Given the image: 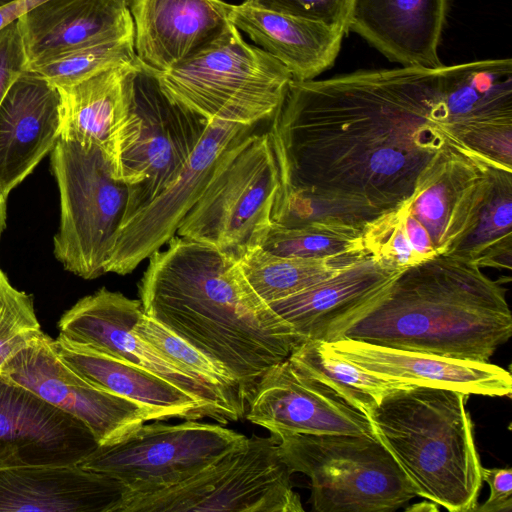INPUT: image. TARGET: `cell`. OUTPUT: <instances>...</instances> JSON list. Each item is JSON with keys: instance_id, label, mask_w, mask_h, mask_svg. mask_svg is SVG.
<instances>
[{"instance_id": "1", "label": "cell", "mask_w": 512, "mask_h": 512, "mask_svg": "<svg viewBox=\"0 0 512 512\" xmlns=\"http://www.w3.org/2000/svg\"><path fill=\"white\" fill-rule=\"evenodd\" d=\"M444 65L361 70L288 86L269 130L271 221L360 233L413 192L451 142Z\"/></svg>"}, {"instance_id": "2", "label": "cell", "mask_w": 512, "mask_h": 512, "mask_svg": "<svg viewBox=\"0 0 512 512\" xmlns=\"http://www.w3.org/2000/svg\"><path fill=\"white\" fill-rule=\"evenodd\" d=\"M148 258L143 312L222 366L246 402L305 341L256 294L239 261L216 247L176 234Z\"/></svg>"}, {"instance_id": "3", "label": "cell", "mask_w": 512, "mask_h": 512, "mask_svg": "<svg viewBox=\"0 0 512 512\" xmlns=\"http://www.w3.org/2000/svg\"><path fill=\"white\" fill-rule=\"evenodd\" d=\"M511 335L505 289L449 254L399 271L337 340L489 362Z\"/></svg>"}, {"instance_id": "4", "label": "cell", "mask_w": 512, "mask_h": 512, "mask_svg": "<svg viewBox=\"0 0 512 512\" xmlns=\"http://www.w3.org/2000/svg\"><path fill=\"white\" fill-rule=\"evenodd\" d=\"M460 391L407 385L367 416L417 496L450 512H471L482 488L473 425Z\"/></svg>"}, {"instance_id": "5", "label": "cell", "mask_w": 512, "mask_h": 512, "mask_svg": "<svg viewBox=\"0 0 512 512\" xmlns=\"http://www.w3.org/2000/svg\"><path fill=\"white\" fill-rule=\"evenodd\" d=\"M487 160L451 142L411 195L362 231L365 251L396 270L453 254L477 225L490 187Z\"/></svg>"}, {"instance_id": "6", "label": "cell", "mask_w": 512, "mask_h": 512, "mask_svg": "<svg viewBox=\"0 0 512 512\" xmlns=\"http://www.w3.org/2000/svg\"><path fill=\"white\" fill-rule=\"evenodd\" d=\"M153 74L167 97L207 122L245 126L272 119L293 80L230 21L182 62Z\"/></svg>"}, {"instance_id": "7", "label": "cell", "mask_w": 512, "mask_h": 512, "mask_svg": "<svg viewBox=\"0 0 512 512\" xmlns=\"http://www.w3.org/2000/svg\"><path fill=\"white\" fill-rule=\"evenodd\" d=\"M270 435L291 472L309 477L318 512H392L417 496L376 434Z\"/></svg>"}, {"instance_id": "8", "label": "cell", "mask_w": 512, "mask_h": 512, "mask_svg": "<svg viewBox=\"0 0 512 512\" xmlns=\"http://www.w3.org/2000/svg\"><path fill=\"white\" fill-rule=\"evenodd\" d=\"M278 187L269 133L251 132L225 153L176 234L212 245L239 260L264 243L272 226Z\"/></svg>"}, {"instance_id": "9", "label": "cell", "mask_w": 512, "mask_h": 512, "mask_svg": "<svg viewBox=\"0 0 512 512\" xmlns=\"http://www.w3.org/2000/svg\"><path fill=\"white\" fill-rule=\"evenodd\" d=\"M60 195V224L54 255L64 269L86 280L105 267L123 222L128 186L114 175L94 145L59 139L50 153Z\"/></svg>"}, {"instance_id": "10", "label": "cell", "mask_w": 512, "mask_h": 512, "mask_svg": "<svg viewBox=\"0 0 512 512\" xmlns=\"http://www.w3.org/2000/svg\"><path fill=\"white\" fill-rule=\"evenodd\" d=\"M291 475L277 440L252 435L181 483L127 493L116 512H303Z\"/></svg>"}, {"instance_id": "11", "label": "cell", "mask_w": 512, "mask_h": 512, "mask_svg": "<svg viewBox=\"0 0 512 512\" xmlns=\"http://www.w3.org/2000/svg\"><path fill=\"white\" fill-rule=\"evenodd\" d=\"M207 125L202 117L167 97L153 72L142 65L134 77L119 154L118 179L128 186L122 224L177 177Z\"/></svg>"}, {"instance_id": "12", "label": "cell", "mask_w": 512, "mask_h": 512, "mask_svg": "<svg viewBox=\"0 0 512 512\" xmlns=\"http://www.w3.org/2000/svg\"><path fill=\"white\" fill-rule=\"evenodd\" d=\"M247 438L196 420L143 424L117 443L98 446L78 465L122 482L128 493H149L185 481Z\"/></svg>"}, {"instance_id": "13", "label": "cell", "mask_w": 512, "mask_h": 512, "mask_svg": "<svg viewBox=\"0 0 512 512\" xmlns=\"http://www.w3.org/2000/svg\"><path fill=\"white\" fill-rule=\"evenodd\" d=\"M142 314L140 300L103 287L66 310L57 326L59 335L72 342L112 355L174 384L219 424L244 417L247 408L172 362L132 331Z\"/></svg>"}, {"instance_id": "14", "label": "cell", "mask_w": 512, "mask_h": 512, "mask_svg": "<svg viewBox=\"0 0 512 512\" xmlns=\"http://www.w3.org/2000/svg\"><path fill=\"white\" fill-rule=\"evenodd\" d=\"M253 127L208 122L200 142L177 177L121 225L106 273L126 275L167 244L203 194L225 153L251 133Z\"/></svg>"}, {"instance_id": "15", "label": "cell", "mask_w": 512, "mask_h": 512, "mask_svg": "<svg viewBox=\"0 0 512 512\" xmlns=\"http://www.w3.org/2000/svg\"><path fill=\"white\" fill-rule=\"evenodd\" d=\"M0 374L85 424L99 446L121 441L148 418L134 402L95 386L57 355L54 339L42 332L17 351Z\"/></svg>"}, {"instance_id": "16", "label": "cell", "mask_w": 512, "mask_h": 512, "mask_svg": "<svg viewBox=\"0 0 512 512\" xmlns=\"http://www.w3.org/2000/svg\"><path fill=\"white\" fill-rule=\"evenodd\" d=\"M98 446L80 420L0 374V470L79 464Z\"/></svg>"}, {"instance_id": "17", "label": "cell", "mask_w": 512, "mask_h": 512, "mask_svg": "<svg viewBox=\"0 0 512 512\" xmlns=\"http://www.w3.org/2000/svg\"><path fill=\"white\" fill-rule=\"evenodd\" d=\"M245 416L275 434H375L366 415L288 359L261 377Z\"/></svg>"}, {"instance_id": "18", "label": "cell", "mask_w": 512, "mask_h": 512, "mask_svg": "<svg viewBox=\"0 0 512 512\" xmlns=\"http://www.w3.org/2000/svg\"><path fill=\"white\" fill-rule=\"evenodd\" d=\"M58 88L25 71L0 103V195L7 199L61 135Z\"/></svg>"}, {"instance_id": "19", "label": "cell", "mask_w": 512, "mask_h": 512, "mask_svg": "<svg viewBox=\"0 0 512 512\" xmlns=\"http://www.w3.org/2000/svg\"><path fill=\"white\" fill-rule=\"evenodd\" d=\"M399 271L367 255L333 276L268 305L305 340L332 342Z\"/></svg>"}, {"instance_id": "20", "label": "cell", "mask_w": 512, "mask_h": 512, "mask_svg": "<svg viewBox=\"0 0 512 512\" xmlns=\"http://www.w3.org/2000/svg\"><path fill=\"white\" fill-rule=\"evenodd\" d=\"M336 355L365 371L409 385L445 388L464 394L511 396L509 371L475 362L341 339L325 342Z\"/></svg>"}, {"instance_id": "21", "label": "cell", "mask_w": 512, "mask_h": 512, "mask_svg": "<svg viewBox=\"0 0 512 512\" xmlns=\"http://www.w3.org/2000/svg\"><path fill=\"white\" fill-rule=\"evenodd\" d=\"M127 493L122 482L78 464L0 470V512H116Z\"/></svg>"}, {"instance_id": "22", "label": "cell", "mask_w": 512, "mask_h": 512, "mask_svg": "<svg viewBox=\"0 0 512 512\" xmlns=\"http://www.w3.org/2000/svg\"><path fill=\"white\" fill-rule=\"evenodd\" d=\"M134 50L153 72L166 71L199 49L229 22L223 0H130Z\"/></svg>"}, {"instance_id": "23", "label": "cell", "mask_w": 512, "mask_h": 512, "mask_svg": "<svg viewBox=\"0 0 512 512\" xmlns=\"http://www.w3.org/2000/svg\"><path fill=\"white\" fill-rule=\"evenodd\" d=\"M446 8L447 0H353L348 29L403 67L438 69Z\"/></svg>"}, {"instance_id": "24", "label": "cell", "mask_w": 512, "mask_h": 512, "mask_svg": "<svg viewBox=\"0 0 512 512\" xmlns=\"http://www.w3.org/2000/svg\"><path fill=\"white\" fill-rule=\"evenodd\" d=\"M142 64L105 69L69 86L57 87L64 140L97 146L118 178L119 154L130 115L133 81Z\"/></svg>"}, {"instance_id": "25", "label": "cell", "mask_w": 512, "mask_h": 512, "mask_svg": "<svg viewBox=\"0 0 512 512\" xmlns=\"http://www.w3.org/2000/svg\"><path fill=\"white\" fill-rule=\"evenodd\" d=\"M18 24L27 65L90 42L134 36L127 0H46Z\"/></svg>"}, {"instance_id": "26", "label": "cell", "mask_w": 512, "mask_h": 512, "mask_svg": "<svg viewBox=\"0 0 512 512\" xmlns=\"http://www.w3.org/2000/svg\"><path fill=\"white\" fill-rule=\"evenodd\" d=\"M54 347L71 369L95 386L136 403L148 421L208 417L194 398L143 368L61 335L54 339Z\"/></svg>"}, {"instance_id": "27", "label": "cell", "mask_w": 512, "mask_h": 512, "mask_svg": "<svg viewBox=\"0 0 512 512\" xmlns=\"http://www.w3.org/2000/svg\"><path fill=\"white\" fill-rule=\"evenodd\" d=\"M229 21L291 73L293 80H313L332 67L345 33L335 27L246 2L232 5Z\"/></svg>"}, {"instance_id": "28", "label": "cell", "mask_w": 512, "mask_h": 512, "mask_svg": "<svg viewBox=\"0 0 512 512\" xmlns=\"http://www.w3.org/2000/svg\"><path fill=\"white\" fill-rule=\"evenodd\" d=\"M449 131L460 140L476 129L512 124V60L444 66Z\"/></svg>"}, {"instance_id": "29", "label": "cell", "mask_w": 512, "mask_h": 512, "mask_svg": "<svg viewBox=\"0 0 512 512\" xmlns=\"http://www.w3.org/2000/svg\"><path fill=\"white\" fill-rule=\"evenodd\" d=\"M288 360L299 372L323 383L366 416L387 393L409 385L363 370L333 353L323 341L305 340Z\"/></svg>"}, {"instance_id": "30", "label": "cell", "mask_w": 512, "mask_h": 512, "mask_svg": "<svg viewBox=\"0 0 512 512\" xmlns=\"http://www.w3.org/2000/svg\"><path fill=\"white\" fill-rule=\"evenodd\" d=\"M367 255L287 257L257 247L238 261L250 286L264 302L270 304L333 276Z\"/></svg>"}, {"instance_id": "31", "label": "cell", "mask_w": 512, "mask_h": 512, "mask_svg": "<svg viewBox=\"0 0 512 512\" xmlns=\"http://www.w3.org/2000/svg\"><path fill=\"white\" fill-rule=\"evenodd\" d=\"M490 187L476 227L453 254L482 267L511 268L512 168L487 160Z\"/></svg>"}, {"instance_id": "32", "label": "cell", "mask_w": 512, "mask_h": 512, "mask_svg": "<svg viewBox=\"0 0 512 512\" xmlns=\"http://www.w3.org/2000/svg\"><path fill=\"white\" fill-rule=\"evenodd\" d=\"M139 63L134 36H124L72 48L30 63L25 71L60 87L73 85L114 66Z\"/></svg>"}, {"instance_id": "33", "label": "cell", "mask_w": 512, "mask_h": 512, "mask_svg": "<svg viewBox=\"0 0 512 512\" xmlns=\"http://www.w3.org/2000/svg\"><path fill=\"white\" fill-rule=\"evenodd\" d=\"M132 331L172 362L247 408L237 382L222 366L144 312L133 325Z\"/></svg>"}, {"instance_id": "34", "label": "cell", "mask_w": 512, "mask_h": 512, "mask_svg": "<svg viewBox=\"0 0 512 512\" xmlns=\"http://www.w3.org/2000/svg\"><path fill=\"white\" fill-rule=\"evenodd\" d=\"M261 248L275 255L301 258L367 254L360 233L322 224L291 228L272 224Z\"/></svg>"}, {"instance_id": "35", "label": "cell", "mask_w": 512, "mask_h": 512, "mask_svg": "<svg viewBox=\"0 0 512 512\" xmlns=\"http://www.w3.org/2000/svg\"><path fill=\"white\" fill-rule=\"evenodd\" d=\"M42 332L32 295L15 288L0 268V369Z\"/></svg>"}, {"instance_id": "36", "label": "cell", "mask_w": 512, "mask_h": 512, "mask_svg": "<svg viewBox=\"0 0 512 512\" xmlns=\"http://www.w3.org/2000/svg\"><path fill=\"white\" fill-rule=\"evenodd\" d=\"M264 9L309 19L342 30L348 22L353 0H244Z\"/></svg>"}, {"instance_id": "37", "label": "cell", "mask_w": 512, "mask_h": 512, "mask_svg": "<svg viewBox=\"0 0 512 512\" xmlns=\"http://www.w3.org/2000/svg\"><path fill=\"white\" fill-rule=\"evenodd\" d=\"M27 58L18 20L0 30V103L26 70Z\"/></svg>"}, {"instance_id": "38", "label": "cell", "mask_w": 512, "mask_h": 512, "mask_svg": "<svg viewBox=\"0 0 512 512\" xmlns=\"http://www.w3.org/2000/svg\"><path fill=\"white\" fill-rule=\"evenodd\" d=\"M482 480L490 488L489 498L474 511L511 512L512 510V469L482 468Z\"/></svg>"}, {"instance_id": "39", "label": "cell", "mask_w": 512, "mask_h": 512, "mask_svg": "<svg viewBox=\"0 0 512 512\" xmlns=\"http://www.w3.org/2000/svg\"><path fill=\"white\" fill-rule=\"evenodd\" d=\"M46 0H9L0 5V30Z\"/></svg>"}, {"instance_id": "40", "label": "cell", "mask_w": 512, "mask_h": 512, "mask_svg": "<svg viewBox=\"0 0 512 512\" xmlns=\"http://www.w3.org/2000/svg\"><path fill=\"white\" fill-rule=\"evenodd\" d=\"M6 219V199L0 195V234L5 227Z\"/></svg>"}, {"instance_id": "41", "label": "cell", "mask_w": 512, "mask_h": 512, "mask_svg": "<svg viewBox=\"0 0 512 512\" xmlns=\"http://www.w3.org/2000/svg\"><path fill=\"white\" fill-rule=\"evenodd\" d=\"M7 1H9V0H0V5L6 3Z\"/></svg>"}]
</instances>
